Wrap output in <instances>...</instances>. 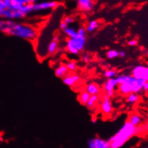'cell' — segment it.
I'll return each mask as SVG.
<instances>
[{"mask_svg": "<svg viewBox=\"0 0 148 148\" xmlns=\"http://www.w3.org/2000/svg\"><path fill=\"white\" fill-rule=\"evenodd\" d=\"M0 30L5 35L17 37L29 41H34L38 37V31L33 27L16 23L13 20L1 19L0 21Z\"/></svg>", "mask_w": 148, "mask_h": 148, "instance_id": "cell-1", "label": "cell"}, {"mask_svg": "<svg viewBox=\"0 0 148 148\" xmlns=\"http://www.w3.org/2000/svg\"><path fill=\"white\" fill-rule=\"evenodd\" d=\"M116 81L118 83V90L124 95L130 94H138L143 89L144 85L147 81L143 79H137L132 75L119 74L116 75Z\"/></svg>", "mask_w": 148, "mask_h": 148, "instance_id": "cell-2", "label": "cell"}, {"mask_svg": "<svg viewBox=\"0 0 148 148\" xmlns=\"http://www.w3.org/2000/svg\"><path fill=\"white\" fill-rule=\"evenodd\" d=\"M141 130L142 127L140 126L134 127L129 120L126 121L119 131L108 140L110 143L111 148H121L130 139L140 132Z\"/></svg>", "mask_w": 148, "mask_h": 148, "instance_id": "cell-3", "label": "cell"}, {"mask_svg": "<svg viewBox=\"0 0 148 148\" xmlns=\"http://www.w3.org/2000/svg\"><path fill=\"white\" fill-rule=\"evenodd\" d=\"M86 29L84 27H79L78 29V35L76 38L67 40L66 48L69 53L73 55H78L81 51H83L86 46Z\"/></svg>", "mask_w": 148, "mask_h": 148, "instance_id": "cell-4", "label": "cell"}, {"mask_svg": "<svg viewBox=\"0 0 148 148\" xmlns=\"http://www.w3.org/2000/svg\"><path fill=\"white\" fill-rule=\"evenodd\" d=\"M58 3L53 1H35L32 4L33 12H41L45 10H52L56 8Z\"/></svg>", "mask_w": 148, "mask_h": 148, "instance_id": "cell-5", "label": "cell"}, {"mask_svg": "<svg viewBox=\"0 0 148 148\" xmlns=\"http://www.w3.org/2000/svg\"><path fill=\"white\" fill-rule=\"evenodd\" d=\"M131 75L137 79H143L148 81V67L143 65L137 66L132 69Z\"/></svg>", "mask_w": 148, "mask_h": 148, "instance_id": "cell-6", "label": "cell"}, {"mask_svg": "<svg viewBox=\"0 0 148 148\" xmlns=\"http://www.w3.org/2000/svg\"><path fill=\"white\" fill-rule=\"evenodd\" d=\"M88 148H111L110 143L109 140H103L100 137H96L88 140Z\"/></svg>", "mask_w": 148, "mask_h": 148, "instance_id": "cell-7", "label": "cell"}, {"mask_svg": "<svg viewBox=\"0 0 148 148\" xmlns=\"http://www.w3.org/2000/svg\"><path fill=\"white\" fill-rule=\"evenodd\" d=\"M78 9L84 12H89L94 9V2L91 0H78L77 1Z\"/></svg>", "mask_w": 148, "mask_h": 148, "instance_id": "cell-8", "label": "cell"}, {"mask_svg": "<svg viewBox=\"0 0 148 148\" xmlns=\"http://www.w3.org/2000/svg\"><path fill=\"white\" fill-rule=\"evenodd\" d=\"M101 109L102 112L104 114L109 115L112 112V105L111 103V100L106 94H103L101 97Z\"/></svg>", "mask_w": 148, "mask_h": 148, "instance_id": "cell-9", "label": "cell"}, {"mask_svg": "<svg viewBox=\"0 0 148 148\" xmlns=\"http://www.w3.org/2000/svg\"><path fill=\"white\" fill-rule=\"evenodd\" d=\"M80 80V76L78 74H72L67 75L63 78V84L70 87H73L77 82Z\"/></svg>", "mask_w": 148, "mask_h": 148, "instance_id": "cell-10", "label": "cell"}, {"mask_svg": "<svg viewBox=\"0 0 148 148\" xmlns=\"http://www.w3.org/2000/svg\"><path fill=\"white\" fill-rule=\"evenodd\" d=\"M118 83L116 81V78H110V79L106 80V82L104 83L103 85V90L106 93L109 92V91H114L115 88L118 87Z\"/></svg>", "mask_w": 148, "mask_h": 148, "instance_id": "cell-11", "label": "cell"}, {"mask_svg": "<svg viewBox=\"0 0 148 148\" xmlns=\"http://www.w3.org/2000/svg\"><path fill=\"white\" fill-rule=\"evenodd\" d=\"M68 73H69V69H67L66 65H60L55 70V75L58 78H63L68 75Z\"/></svg>", "mask_w": 148, "mask_h": 148, "instance_id": "cell-12", "label": "cell"}, {"mask_svg": "<svg viewBox=\"0 0 148 148\" xmlns=\"http://www.w3.org/2000/svg\"><path fill=\"white\" fill-rule=\"evenodd\" d=\"M86 91L91 96L93 95H98L100 93L101 90L99 86L97 84H94V83H90L87 85Z\"/></svg>", "mask_w": 148, "mask_h": 148, "instance_id": "cell-13", "label": "cell"}, {"mask_svg": "<svg viewBox=\"0 0 148 148\" xmlns=\"http://www.w3.org/2000/svg\"><path fill=\"white\" fill-rule=\"evenodd\" d=\"M63 32L69 37L70 39H73V38H76L78 35V30L75 29V28L72 27H68L66 29L63 30Z\"/></svg>", "mask_w": 148, "mask_h": 148, "instance_id": "cell-14", "label": "cell"}, {"mask_svg": "<svg viewBox=\"0 0 148 148\" xmlns=\"http://www.w3.org/2000/svg\"><path fill=\"white\" fill-rule=\"evenodd\" d=\"M90 97H91V95L86 91H84L80 94L78 99H79V101L81 104L86 106L88 100L90 99Z\"/></svg>", "mask_w": 148, "mask_h": 148, "instance_id": "cell-15", "label": "cell"}, {"mask_svg": "<svg viewBox=\"0 0 148 148\" xmlns=\"http://www.w3.org/2000/svg\"><path fill=\"white\" fill-rule=\"evenodd\" d=\"M99 27V22L96 20H92L88 23L86 30V32H93L94 31H95L96 29H98Z\"/></svg>", "mask_w": 148, "mask_h": 148, "instance_id": "cell-16", "label": "cell"}, {"mask_svg": "<svg viewBox=\"0 0 148 148\" xmlns=\"http://www.w3.org/2000/svg\"><path fill=\"white\" fill-rule=\"evenodd\" d=\"M129 122H130L134 127H138L141 124L142 118L138 114H132L129 118Z\"/></svg>", "mask_w": 148, "mask_h": 148, "instance_id": "cell-17", "label": "cell"}, {"mask_svg": "<svg viewBox=\"0 0 148 148\" xmlns=\"http://www.w3.org/2000/svg\"><path fill=\"white\" fill-rule=\"evenodd\" d=\"M98 101H99V96L98 95L91 96L90 99L88 100V103H87L86 106L89 109H93V108H94L95 105L97 104V103L98 102Z\"/></svg>", "mask_w": 148, "mask_h": 148, "instance_id": "cell-18", "label": "cell"}, {"mask_svg": "<svg viewBox=\"0 0 148 148\" xmlns=\"http://www.w3.org/2000/svg\"><path fill=\"white\" fill-rule=\"evenodd\" d=\"M140 99V97L137 95V94H130L127 97V103L130 104L136 103Z\"/></svg>", "mask_w": 148, "mask_h": 148, "instance_id": "cell-19", "label": "cell"}, {"mask_svg": "<svg viewBox=\"0 0 148 148\" xmlns=\"http://www.w3.org/2000/svg\"><path fill=\"white\" fill-rule=\"evenodd\" d=\"M58 45V42H56V41L52 40L48 46V54L50 55L53 54V53L56 51V50H57Z\"/></svg>", "mask_w": 148, "mask_h": 148, "instance_id": "cell-20", "label": "cell"}, {"mask_svg": "<svg viewBox=\"0 0 148 148\" xmlns=\"http://www.w3.org/2000/svg\"><path fill=\"white\" fill-rule=\"evenodd\" d=\"M104 76L106 77L107 79H110V78H114L116 77V71L113 70V69H107L104 71Z\"/></svg>", "mask_w": 148, "mask_h": 148, "instance_id": "cell-21", "label": "cell"}, {"mask_svg": "<svg viewBox=\"0 0 148 148\" xmlns=\"http://www.w3.org/2000/svg\"><path fill=\"white\" fill-rule=\"evenodd\" d=\"M11 6V0H1L0 1V10L9 9Z\"/></svg>", "mask_w": 148, "mask_h": 148, "instance_id": "cell-22", "label": "cell"}, {"mask_svg": "<svg viewBox=\"0 0 148 148\" xmlns=\"http://www.w3.org/2000/svg\"><path fill=\"white\" fill-rule=\"evenodd\" d=\"M106 57L109 59H114L119 57V51L116 50H109L106 53Z\"/></svg>", "mask_w": 148, "mask_h": 148, "instance_id": "cell-23", "label": "cell"}, {"mask_svg": "<svg viewBox=\"0 0 148 148\" xmlns=\"http://www.w3.org/2000/svg\"><path fill=\"white\" fill-rule=\"evenodd\" d=\"M66 66L67 67V69H69V71H75L77 69V65L75 62L73 61H70L68 62L66 64Z\"/></svg>", "mask_w": 148, "mask_h": 148, "instance_id": "cell-24", "label": "cell"}, {"mask_svg": "<svg viewBox=\"0 0 148 148\" xmlns=\"http://www.w3.org/2000/svg\"><path fill=\"white\" fill-rule=\"evenodd\" d=\"M74 18L72 16H67V17H64L63 20V21L64 22V23H66V24H67L68 25L72 24V23H74Z\"/></svg>", "mask_w": 148, "mask_h": 148, "instance_id": "cell-25", "label": "cell"}, {"mask_svg": "<svg viewBox=\"0 0 148 148\" xmlns=\"http://www.w3.org/2000/svg\"><path fill=\"white\" fill-rule=\"evenodd\" d=\"M81 59H82V61L84 62L85 63H88L91 60V56L88 53H85L81 57Z\"/></svg>", "mask_w": 148, "mask_h": 148, "instance_id": "cell-26", "label": "cell"}, {"mask_svg": "<svg viewBox=\"0 0 148 148\" xmlns=\"http://www.w3.org/2000/svg\"><path fill=\"white\" fill-rule=\"evenodd\" d=\"M137 43H138V42H137V40L135 39H132V40H130L128 41V42H127V44H128L130 46H136V45H137Z\"/></svg>", "mask_w": 148, "mask_h": 148, "instance_id": "cell-27", "label": "cell"}, {"mask_svg": "<svg viewBox=\"0 0 148 148\" xmlns=\"http://www.w3.org/2000/svg\"><path fill=\"white\" fill-rule=\"evenodd\" d=\"M68 27H69V25L66 24V23H64V22H63V20H62V21L60 22V28L62 29V30L63 31V30H64V29H66V28Z\"/></svg>", "mask_w": 148, "mask_h": 148, "instance_id": "cell-28", "label": "cell"}, {"mask_svg": "<svg viewBox=\"0 0 148 148\" xmlns=\"http://www.w3.org/2000/svg\"><path fill=\"white\" fill-rule=\"evenodd\" d=\"M106 94L107 95V97L110 99V98H112V97H113L114 95V91H109V92L106 93Z\"/></svg>", "mask_w": 148, "mask_h": 148, "instance_id": "cell-29", "label": "cell"}, {"mask_svg": "<svg viewBox=\"0 0 148 148\" xmlns=\"http://www.w3.org/2000/svg\"><path fill=\"white\" fill-rule=\"evenodd\" d=\"M126 56V53L123 50H121V51H119V57L122 58H123Z\"/></svg>", "mask_w": 148, "mask_h": 148, "instance_id": "cell-30", "label": "cell"}, {"mask_svg": "<svg viewBox=\"0 0 148 148\" xmlns=\"http://www.w3.org/2000/svg\"><path fill=\"white\" fill-rule=\"evenodd\" d=\"M143 91H145V92L148 91V81H147V82H146V84L144 85V87H143Z\"/></svg>", "mask_w": 148, "mask_h": 148, "instance_id": "cell-31", "label": "cell"}, {"mask_svg": "<svg viewBox=\"0 0 148 148\" xmlns=\"http://www.w3.org/2000/svg\"><path fill=\"white\" fill-rule=\"evenodd\" d=\"M53 40H54V41H56V42H58V41H59V39H58V37H54V38H53Z\"/></svg>", "mask_w": 148, "mask_h": 148, "instance_id": "cell-32", "label": "cell"}, {"mask_svg": "<svg viewBox=\"0 0 148 148\" xmlns=\"http://www.w3.org/2000/svg\"><path fill=\"white\" fill-rule=\"evenodd\" d=\"M92 122H94V123H95V122H97V119H95V118H93V119H92Z\"/></svg>", "mask_w": 148, "mask_h": 148, "instance_id": "cell-33", "label": "cell"}, {"mask_svg": "<svg viewBox=\"0 0 148 148\" xmlns=\"http://www.w3.org/2000/svg\"><path fill=\"white\" fill-rule=\"evenodd\" d=\"M146 148H148V147H146Z\"/></svg>", "mask_w": 148, "mask_h": 148, "instance_id": "cell-34", "label": "cell"}]
</instances>
